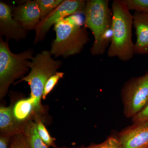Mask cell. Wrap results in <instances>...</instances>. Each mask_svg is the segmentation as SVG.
Here are the masks:
<instances>
[{"mask_svg": "<svg viewBox=\"0 0 148 148\" xmlns=\"http://www.w3.org/2000/svg\"><path fill=\"white\" fill-rule=\"evenodd\" d=\"M49 51L44 50L34 56L28 62L30 73L17 83L26 82L31 88L30 97L34 99L37 113L42 110L41 100L46 83L62 65L61 60H55Z\"/></svg>", "mask_w": 148, "mask_h": 148, "instance_id": "277c9868", "label": "cell"}, {"mask_svg": "<svg viewBox=\"0 0 148 148\" xmlns=\"http://www.w3.org/2000/svg\"><path fill=\"white\" fill-rule=\"evenodd\" d=\"M133 18L137 36L134 52L139 54L148 53V13L135 11Z\"/></svg>", "mask_w": 148, "mask_h": 148, "instance_id": "8fae6325", "label": "cell"}, {"mask_svg": "<svg viewBox=\"0 0 148 148\" xmlns=\"http://www.w3.org/2000/svg\"><path fill=\"white\" fill-rule=\"evenodd\" d=\"M130 10L148 13V0H123Z\"/></svg>", "mask_w": 148, "mask_h": 148, "instance_id": "d6986e66", "label": "cell"}, {"mask_svg": "<svg viewBox=\"0 0 148 148\" xmlns=\"http://www.w3.org/2000/svg\"><path fill=\"white\" fill-rule=\"evenodd\" d=\"M0 34L5 36L7 41L14 40L18 41L25 39L27 31L21 27L13 18L12 8L6 3L0 2Z\"/></svg>", "mask_w": 148, "mask_h": 148, "instance_id": "9c48e42d", "label": "cell"}, {"mask_svg": "<svg viewBox=\"0 0 148 148\" xmlns=\"http://www.w3.org/2000/svg\"><path fill=\"white\" fill-rule=\"evenodd\" d=\"M12 109L16 119L23 124L31 119L32 114H38L35 110L34 100L30 97L18 101Z\"/></svg>", "mask_w": 148, "mask_h": 148, "instance_id": "4fadbf2b", "label": "cell"}, {"mask_svg": "<svg viewBox=\"0 0 148 148\" xmlns=\"http://www.w3.org/2000/svg\"><path fill=\"white\" fill-rule=\"evenodd\" d=\"M41 12V20L50 14L63 1V0H36Z\"/></svg>", "mask_w": 148, "mask_h": 148, "instance_id": "2e32d148", "label": "cell"}, {"mask_svg": "<svg viewBox=\"0 0 148 148\" xmlns=\"http://www.w3.org/2000/svg\"><path fill=\"white\" fill-rule=\"evenodd\" d=\"M10 148H29L27 139L23 132L13 136Z\"/></svg>", "mask_w": 148, "mask_h": 148, "instance_id": "ffe728a7", "label": "cell"}, {"mask_svg": "<svg viewBox=\"0 0 148 148\" xmlns=\"http://www.w3.org/2000/svg\"><path fill=\"white\" fill-rule=\"evenodd\" d=\"M121 95L125 116L132 119L148 105V71L126 82Z\"/></svg>", "mask_w": 148, "mask_h": 148, "instance_id": "8992f818", "label": "cell"}, {"mask_svg": "<svg viewBox=\"0 0 148 148\" xmlns=\"http://www.w3.org/2000/svg\"></svg>", "mask_w": 148, "mask_h": 148, "instance_id": "603a6c76", "label": "cell"}, {"mask_svg": "<svg viewBox=\"0 0 148 148\" xmlns=\"http://www.w3.org/2000/svg\"><path fill=\"white\" fill-rule=\"evenodd\" d=\"M24 124L19 122L16 119L12 108L1 106L0 108L1 134L10 137H13L23 132Z\"/></svg>", "mask_w": 148, "mask_h": 148, "instance_id": "7c38bea8", "label": "cell"}, {"mask_svg": "<svg viewBox=\"0 0 148 148\" xmlns=\"http://www.w3.org/2000/svg\"><path fill=\"white\" fill-rule=\"evenodd\" d=\"M86 1L83 0H64L50 14L41 20L34 30V43L45 38L51 27L59 21L71 15L84 14Z\"/></svg>", "mask_w": 148, "mask_h": 148, "instance_id": "52a82bcc", "label": "cell"}, {"mask_svg": "<svg viewBox=\"0 0 148 148\" xmlns=\"http://www.w3.org/2000/svg\"><path fill=\"white\" fill-rule=\"evenodd\" d=\"M34 51L27 49L19 53H12L8 41L0 38V98L2 99L11 84L15 80L23 78L29 71V60H32Z\"/></svg>", "mask_w": 148, "mask_h": 148, "instance_id": "5b68a950", "label": "cell"}, {"mask_svg": "<svg viewBox=\"0 0 148 148\" xmlns=\"http://www.w3.org/2000/svg\"><path fill=\"white\" fill-rule=\"evenodd\" d=\"M13 18L25 30L35 29L41 20V12L36 1H28L12 8Z\"/></svg>", "mask_w": 148, "mask_h": 148, "instance_id": "30bf717a", "label": "cell"}, {"mask_svg": "<svg viewBox=\"0 0 148 148\" xmlns=\"http://www.w3.org/2000/svg\"></svg>", "mask_w": 148, "mask_h": 148, "instance_id": "cb8c5ba5", "label": "cell"}, {"mask_svg": "<svg viewBox=\"0 0 148 148\" xmlns=\"http://www.w3.org/2000/svg\"><path fill=\"white\" fill-rule=\"evenodd\" d=\"M23 132L29 148H49L39 136L36 123L32 120H29L24 123Z\"/></svg>", "mask_w": 148, "mask_h": 148, "instance_id": "5bb4252c", "label": "cell"}, {"mask_svg": "<svg viewBox=\"0 0 148 148\" xmlns=\"http://www.w3.org/2000/svg\"><path fill=\"white\" fill-rule=\"evenodd\" d=\"M11 137L1 134L0 136V148H8L9 143Z\"/></svg>", "mask_w": 148, "mask_h": 148, "instance_id": "7402d4cb", "label": "cell"}, {"mask_svg": "<svg viewBox=\"0 0 148 148\" xmlns=\"http://www.w3.org/2000/svg\"><path fill=\"white\" fill-rule=\"evenodd\" d=\"M34 120L36 125L37 132L42 140L49 147H56L55 138H52L49 135L38 114L35 115Z\"/></svg>", "mask_w": 148, "mask_h": 148, "instance_id": "9a60e30c", "label": "cell"}, {"mask_svg": "<svg viewBox=\"0 0 148 148\" xmlns=\"http://www.w3.org/2000/svg\"><path fill=\"white\" fill-rule=\"evenodd\" d=\"M148 120V105L143 110L132 118L133 123Z\"/></svg>", "mask_w": 148, "mask_h": 148, "instance_id": "44dd1931", "label": "cell"}, {"mask_svg": "<svg viewBox=\"0 0 148 148\" xmlns=\"http://www.w3.org/2000/svg\"><path fill=\"white\" fill-rule=\"evenodd\" d=\"M123 0H114L112 4V36L108 51L109 57L129 61L135 53L132 40L133 15Z\"/></svg>", "mask_w": 148, "mask_h": 148, "instance_id": "6da1fadb", "label": "cell"}, {"mask_svg": "<svg viewBox=\"0 0 148 148\" xmlns=\"http://www.w3.org/2000/svg\"><path fill=\"white\" fill-rule=\"evenodd\" d=\"M64 75V73L63 72H57L48 79L46 83L43 92L42 98L43 100H45L47 95L57 84L59 80L63 78Z\"/></svg>", "mask_w": 148, "mask_h": 148, "instance_id": "e0dca14e", "label": "cell"}, {"mask_svg": "<svg viewBox=\"0 0 148 148\" xmlns=\"http://www.w3.org/2000/svg\"><path fill=\"white\" fill-rule=\"evenodd\" d=\"M108 0H88L84 12V25L92 32L94 41L90 48L92 55L103 54L112 36V11Z\"/></svg>", "mask_w": 148, "mask_h": 148, "instance_id": "3957f363", "label": "cell"}, {"mask_svg": "<svg viewBox=\"0 0 148 148\" xmlns=\"http://www.w3.org/2000/svg\"><path fill=\"white\" fill-rule=\"evenodd\" d=\"M123 148H148V120L133 123L118 135Z\"/></svg>", "mask_w": 148, "mask_h": 148, "instance_id": "ba28073f", "label": "cell"}, {"mask_svg": "<svg viewBox=\"0 0 148 148\" xmlns=\"http://www.w3.org/2000/svg\"><path fill=\"white\" fill-rule=\"evenodd\" d=\"M83 24L82 17L77 14L68 16L54 25L56 38L51 43V55L66 58L80 53L89 41L86 28Z\"/></svg>", "mask_w": 148, "mask_h": 148, "instance_id": "7a4b0ae2", "label": "cell"}, {"mask_svg": "<svg viewBox=\"0 0 148 148\" xmlns=\"http://www.w3.org/2000/svg\"><path fill=\"white\" fill-rule=\"evenodd\" d=\"M81 148H123L119 138L112 136L107 138L104 142L98 144L90 145Z\"/></svg>", "mask_w": 148, "mask_h": 148, "instance_id": "ac0fdd59", "label": "cell"}]
</instances>
